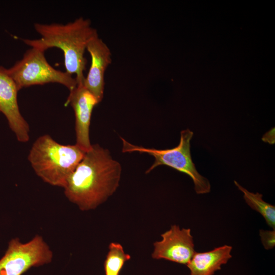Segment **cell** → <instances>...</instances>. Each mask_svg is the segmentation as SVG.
<instances>
[{
  "label": "cell",
  "instance_id": "6da1fadb",
  "mask_svg": "<svg viewBox=\"0 0 275 275\" xmlns=\"http://www.w3.org/2000/svg\"><path fill=\"white\" fill-rule=\"evenodd\" d=\"M121 172V164L108 149L92 145L68 178L65 195L82 211L94 209L115 192Z\"/></svg>",
  "mask_w": 275,
  "mask_h": 275
},
{
  "label": "cell",
  "instance_id": "7a4b0ae2",
  "mask_svg": "<svg viewBox=\"0 0 275 275\" xmlns=\"http://www.w3.org/2000/svg\"><path fill=\"white\" fill-rule=\"evenodd\" d=\"M34 26L41 37L22 39L23 42L44 51L52 47L60 49L64 54L65 71L75 74L78 84L82 83L87 64L85 52L91 39L98 35L90 19L81 17L65 24L35 23Z\"/></svg>",
  "mask_w": 275,
  "mask_h": 275
},
{
  "label": "cell",
  "instance_id": "3957f363",
  "mask_svg": "<svg viewBox=\"0 0 275 275\" xmlns=\"http://www.w3.org/2000/svg\"><path fill=\"white\" fill-rule=\"evenodd\" d=\"M85 151L76 144L63 145L48 134L38 137L28 159L33 169L45 182L64 188Z\"/></svg>",
  "mask_w": 275,
  "mask_h": 275
},
{
  "label": "cell",
  "instance_id": "277c9868",
  "mask_svg": "<svg viewBox=\"0 0 275 275\" xmlns=\"http://www.w3.org/2000/svg\"><path fill=\"white\" fill-rule=\"evenodd\" d=\"M194 133L189 129L183 130L180 132L179 144L175 147L167 149L148 148L132 144L122 138V152H138L147 153L154 158L153 163L147 170V174L156 167L164 165L189 176L194 183V188L197 194H205L211 190L209 180L197 171L193 162L190 153V141Z\"/></svg>",
  "mask_w": 275,
  "mask_h": 275
},
{
  "label": "cell",
  "instance_id": "5b68a950",
  "mask_svg": "<svg viewBox=\"0 0 275 275\" xmlns=\"http://www.w3.org/2000/svg\"><path fill=\"white\" fill-rule=\"evenodd\" d=\"M44 52L42 49L31 47L25 52L22 59L7 69L18 90L48 83L61 84L69 91L75 88L78 84L75 77L51 66L47 61Z\"/></svg>",
  "mask_w": 275,
  "mask_h": 275
},
{
  "label": "cell",
  "instance_id": "8992f818",
  "mask_svg": "<svg viewBox=\"0 0 275 275\" xmlns=\"http://www.w3.org/2000/svg\"><path fill=\"white\" fill-rule=\"evenodd\" d=\"M52 257V252L40 235L25 243L13 238L0 259V275H22L32 267L50 263Z\"/></svg>",
  "mask_w": 275,
  "mask_h": 275
},
{
  "label": "cell",
  "instance_id": "52a82bcc",
  "mask_svg": "<svg viewBox=\"0 0 275 275\" xmlns=\"http://www.w3.org/2000/svg\"><path fill=\"white\" fill-rule=\"evenodd\" d=\"M161 236L153 244L152 257L187 265L196 252L190 229L173 225Z\"/></svg>",
  "mask_w": 275,
  "mask_h": 275
},
{
  "label": "cell",
  "instance_id": "ba28073f",
  "mask_svg": "<svg viewBox=\"0 0 275 275\" xmlns=\"http://www.w3.org/2000/svg\"><path fill=\"white\" fill-rule=\"evenodd\" d=\"M18 91L7 69L0 66V113L7 119L17 140L26 143L30 139V127L19 109L17 101Z\"/></svg>",
  "mask_w": 275,
  "mask_h": 275
},
{
  "label": "cell",
  "instance_id": "9c48e42d",
  "mask_svg": "<svg viewBox=\"0 0 275 275\" xmlns=\"http://www.w3.org/2000/svg\"><path fill=\"white\" fill-rule=\"evenodd\" d=\"M99 103L95 96L82 83L70 91L67 104L72 107L75 115L76 144L85 152L90 150L89 130L92 114L94 107Z\"/></svg>",
  "mask_w": 275,
  "mask_h": 275
},
{
  "label": "cell",
  "instance_id": "30bf717a",
  "mask_svg": "<svg viewBox=\"0 0 275 275\" xmlns=\"http://www.w3.org/2000/svg\"><path fill=\"white\" fill-rule=\"evenodd\" d=\"M87 50L91 56V63L82 84L100 103L104 94L105 72L112 62L111 51L98 35L89 41Z\"/></svg>",
  "mask_w": 275,
  "mask_h": 275
},
{
  "label": "cell",
  "instance_id": "8fae6325",
  "mask_svg": "<svg viewBox=\"0 0 275 275\" xmlns=\"http://www.w3.org/2000/svg\"><path fill=\"white\" fill-rule=\"evenodd\" d=\"M232 247L224 245L205 252H195L186 265L190 275H213L232 258Z\"/></svg>",
  "mask_w": 275,
  "mask_h": 275
},
{
  "label": "cell",
  "instance_id": "7c38bea8",
  "mask_svg": "<svg viewBox=\"0 0 275 275\" xmlns=\"http://www.w3.org/2000/svg\"><path fill=\"white\" fill-rule=\"evenodd\" d=\"M234 184L243 193V198L246 204L253 210L259 212L264 218L268 226L275 230V206L264 201L263 195L258 193L248 191L237 181Z\"/></svg>",
  "mask_w": 275,
  "mask_h": 275
},
{
  "label": "cell",
  "instance_id": "4fadbf2b",
  "mask_svg": "<svg viewBox=\"0 0 275 275\" xmlns=\"http://www.w3.org/2000/svg\"><path fill=\"white\" fill-rule=\"evenodd\" d=\"M130 259L119 243L112 242L104 263L105 275H119L125 263Z\"/></svg>",
  "mask_w": 275,
  "mask_h": 275
},
{
  "label": "cell",
  "instance_id": "5bb4252c",
  "mask_svg": "<svg viewBox=\"0 0 275 275\" xmlns=\"http://www.w3.org/2000/svg\"><path fill=\"white\" fill-rule=\"evenodd\" d=\"M259 235L261 241L266 250L272 249L275 245V230H260Z\"/></svg>",
  "mask_w": 275,
  "mask_h": 275
},
{
  "label": "cell",
  "instance_id": "9a60e30c",
  "mask_svg": "<svg viewBox=\"0 0 275 275\" xmlns=\"http://www.w3.org/2000/svg\"><path fill=\"white\" fill-rule=\"evenodd\" d=\"M262 140L265 142L269 143L271 144L274 143V128H272L269 131L265 133L263 138Z\"/></svg>",
  "mask_w": 275,
  "mask_h": 275
}]
</instances>
